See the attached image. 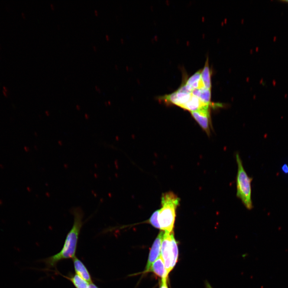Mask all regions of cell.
<instances>
[{"label":"cell","instance_id":"cell-1","mask_svg":"<svg viewBox=\"0 0 288 288\" xmlns=\"http://www.w3.org/2000/svg\"><path fill=\"white\" fill-rule=\"evenodd\" d=\"M72 211L74 216L73 226L66 235L61 251L44 260L48 267H55L57 263L61 260L73 259L76 257L78 240L84 223V213L81 208L79 207L73 208Z\"/></svg>","mask_w":288,"mask_h":288},{"label":"cell","instance_id":"cell-2","mask_svg":"<svg viewBox=\"0 0 288 288\" xmlns=\"http://www.w3.org/2000/svg\"><path fill=\"white\" fill-rule=\"evenodd\" d=\"M180 199L173 192L164 193L161 197V209L159 210L158 221L160 230L165 232H173L176 209Z\"/></svg>","mask_w":288,"mask_h":288},{"label":"cell","instance_id":"cell-3","mask_svg":"<svg viewBox=\"0 0 288 288\" xmlns=\"http://www.w3.org/2000/svg\"><path fill=\"white\" fill-rule=\"evenodd\" d=\"M238 165L237 175V196L241 200L246 207L249 209L253 208L251 199V179L249 177L244 170L241 158L238 153L236 154Z\"/></svg>","mask_w":288,"mask_h":288},{"label":"cell","instance_id":"cell-4","mask_svg":"<svg viewBox=\"0 0 288 288\" xmlns=\"http://www.w3.org/2000/svg\"><path fill=\"white\" fill-rule=\"evenodd\" d=\"M172 233L164 232L161 244V256L168 274L176 265L179 257L177 243Z\"/></svg>","mask_w":288,"mask_h":288},{"label":"cell","instance_id":"cell-5","mask_svg":"<svg viewBox=\"0 0 288 288\" xmlns=\"http://www.w3.org/2000/svg\"><path fill=\"white\" fill-rule=\"evenodd\" d=\"M211 107H206L201 108L199 110L191 113L192 118L196 121L202 129L208 135L211 134Z\"/></svg>","mask_w":288,"mask_h":288},{"label":"cell","instance_id":"cell-6","mask_svg":"<svg viewBox=\"0 0 288 288\" xmlns=\"http://www.w3.org/2000/svg\"><path fill=\"white\" fill-rule=\"evenodd\" d=\"M164 231H161L158 235L150 249L148 259L146 265L145 270L144 273H148L152 265L154 262L161 255V249L162 240H163Z\"/></svg>","mask_w":288,"mask_h":288},{"label":"cell","instance_id":"cell-7","mask_svg":"<svg viewBox=\"0 0 288 288\" xmlns=\"http://www.w3.org/2000/svg\"><path fill=\"white\" fill-rule=\"evenodd\" d=\"M73 260L76 274L90 284L93 283L92 276L84 263L76 257L74 258Z\"/></svg>","mask_w":288,"mask_h":288},{"label":"cell","instance_id":"cell-8","mask_svg":"<svg viewBox=\"0 0 288 288\" xmlns=\"http://www.w3.org/2000/svg\"><path fill=\"white\" fill-rule=\"evenodd\" d=\"M153 272L156 275L161 278H168L169 275L165 266L164 260L161 255L154 262L150 267L149 272Z\"/></svg>","mask_w":288,"mask_h":288},{"label":"cell","instance_id":"cell-9","mask_svg":"<svg viewBox=\"0 0 288 288\" xmlns=\"http://www.w3.org/2000/svg\"><path fill=\"white\" fill-rule=\"evenodd\" d=\"M71 282L76 288H88L90 283L81 277L79 275L71 274L69 276H64Z\"/></svg>","mask_w":288,"mask_h":288},{"label":"cell","instance_id":"cell-10","mask_svg":"<svg viewBox=\"0 0 288 288\" xmlns=\"http://www.w3.org/2000/svg\"><path fill=\"white\" fill-rule=\"evenodd\" d=\"M159 210L156 211L153 214L149 219V222L150 224L154 227L155 228L160 229V226L158 221V216L159 214Z\"/></svg>","mask_w":288,"mask_h":288},{"label":"cell","instance_id":"cell-11","mask_svg":"<svg viewBox=\"0 0 288 288\" xmlns=\"http://www.w3.org/2000/svg\"><path fill=\"white\" fill-rule=\"evenodd\" d=\"M167 278L162 279L160 282V288H168L167 283Z\"/></svg>","mask_w":288,"mask_h":288},{"label":"cell","instance_id":"cell-12","mask_svg":"<svg viewBox=\"0 0 288 288\" xmlns=\"http://www.w3.org/2000/svg\"><path fill=\"white\" fill-rule=\"evenodd\" d=\"M282 170L285 174H288V166L287 165L285 164L282 167Z\"/></svg>","mask_w":288,"mask_h":288},{"label":"cell","instance_id":"cell-13","mask_svg":"<svg viewBox=\"0 0 288 288\" xmlns=\"http://www.w3.org/2000/svg\"><path fill=\"white\" fill-rule=\"evenodd\" d=\"M88 288H99L93 283L90 284Z\"/></svg>","mask_w":288,"mask_h":288},{"label":"cell","instance_id":"cell-14","mask_svg":"<svg viewBox=\"0 0 288 288\" xmlns=\"http://www.w3.org/2000/svg\"><path fill=\"white\" fill-rule=\"evenodd\" d=\"M206 286L207 288H212V286H211V285L207 283V282L206 283Z\"/></svg>","mask_w":288,"mask_h":288},{"label":"cell","instance_id":"cell-15","mask_svg":"<svg viewBox=\"0 0 288 288\" xmlns=\"http://www.w3.org/2000/svg\"><path fill=\"white\" fill-rule=\"evenodd\" d=\"M3 95H4V96H5L6 97H7V93L6 92H5V91L3 90Z\"/></svg>","mask_w":288,"mask_h":288},{"label":"cell","instance_id":"cell-16","mask_svg":"<svg viewBox=\"0 0 288 288\" xmlns=\"http://www.w3.org/2000/svg\"><path fill=\"white\" fill-rule=\"evenodd\" d=\"M50 7H51V8H52V9H54L55 7H54V5H53V4H50Z\"/></svg>","mask_w":288,"mask_h":288},{"label":"cell","instance_id":"cell-17","mask_svg":"<svg viewBox=\"0 0 288 288\" xmlns=\"http://www.w3.org/2000/svg\"><path fill=\"white\" fill-rule=\"evenodd\" d=\"M21 14H22V15L23 16V17H24V18H25V15H24V13H23V12L22 13H21Z\"/></svg>","mask_w":288,"mask_h":288},{"label":"cell","instance_id":"cell-18","mask_svg":"<svg viewBox=\"0 0 288 288\" xmlns=\"http://www.w3.org/2000/svg\"><path fill=\"white\" fill-rule=\"evenodd\" d=\"M283 1V2H284L288 3V0H287V1Z\"/></svg>","mask_w":288,"mask_h":288},{"label":"cell","instance_id":"cell-19","mask_svg":"<svg viewBox=\"0 0 288 288\" xmlns=\"http://www.w3.org/2000/svg\"><path fill=\"white\" fill-rule=\"evenodd\" d=\"M0 49H1V45H0Z\"/></svg>","mask_w":288,"mask_h":288}]
</instances>
